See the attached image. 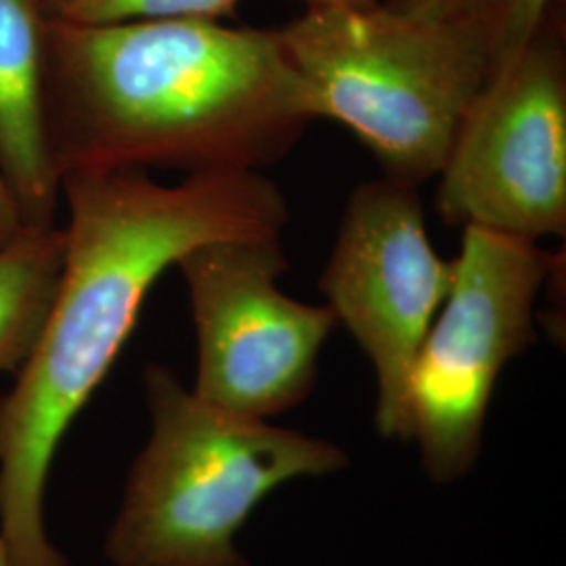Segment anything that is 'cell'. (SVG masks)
Masks as SVG:
<instances>
[{
  "mask_svg": "<svg viewBox=\"0 0 566 566\" xmlns=\"http://www.w3.org/2000/svg\"><path fill=\"white\" fill-rule=\"evenodd\" d=\"M65 263V231L25 227L0 245V371H20L41 338Z\"/></svg>",
  "mask_w": 566,
  "mask_h": 566,
  "instance_id": "cell-10",
  "label": "cell"
},
{
  "mask_svg": "<svg viewBox=\"0 0 566 566\" xmlns=\"http://www.w3.org/2000/svg\"><path fill=\"white\" fill-rule=\"evenodd\" d=\"M280 34L322 118L350 128L385 177L416 187L441 172L491 78L485 49L468 32L399 0L306 9Z\"/></svg>",
  "mask_w": 566,
  "mask_h": 566,
  "instance_id": "cell-4",
  "label": "cell"
},
{
  "mask_svg": "<svg viewBox=\"0 0 566 566\" xmlns=\"http://www.w3.org/2000/svg\"><path fill=\"white\" fill-rule=\"evenodd\" d=\"M177 266L198 334L193 392L256 420L304 401L338 317L329 304L283 294L280 277L290 261L280 235L202 243Z\"/></svg>",
  "mask_w": 566,
  "mask_h": 566,
  "instance_id": "cell-7",
  "label": "cell"
},
{
  "mask_svg": "<svg viewBox=\"0 0 566 566\" xmlns=\"http://www.w3.org/2000/svg\"><path fill=\"white\" fill-rule=\"evenodd\" d=\"M65 263L41 338L0 399V537L11 566H67L44 528V489L63 434L133 334L166 269L214 240L282 235L290 206L261 170L72 172Z\"/></svg>",
  "mask_w": 566,
  "mask_h": 566,
  "instance_id": "cell-1",
  "label": "cell"
},
{
  "mask_svg": "<svg viewBox=\"0 0 566 566\" xmlns=\"http://www.w3.org/2000/svg\"><path fill=\"white\" fill-rule=\"evenodd\" d=\"M46 0H0V175L25 227H53L61 181L44 122Z\"/></svg>",
  "mask_w": 566,
  "mask_h": 566,
  "instance_id": "cell-9",
  "label": "cell"
},
{
  "mask_svg": "<svg viewBox=\"0 0 566 566\" xmlns=\"http://www.w3.org/2000/svg\"><path fill=\"white\" fill-rule=\"evenodd\" d=\"M143 382L151 437L105 542L114 566H245L233 539L264 497L346 465L343 449L208 403L163 365Z\"/></svg>",
  "mask_w": 566,
  "mask_h": 566,
  "instance_id": "cell-3",
  "label": "cell"
},
{
  "mask_svg": "<svg viewBox=\"0 0 566 566\" xmlns=\"http://www.w3.org/2000/svg\"><path fill=\"white\" fill-rule=\"evenodd\" d=\"M322 118L280 30L170 18L49 20L44 122L60 181L72 172L261 170Z\"/></svg>",
  "mask_w": 566,
  "mask_h": 566,
  "instance_id": "cell-2",
  "label": "cell"
},
{
  "mask_svg": "<svg viewBox=\"0 0 566 566\" xmlns=\"http://www.w3.org/2000/svg\"><path fill=\"white\" fill-rule=\"evenodd\" d=\"M0 566H11L9 565V554H7V546L2 542V537H0Z\"/></svg>",
  "mask_w": 566,
  "mask_h": 566,
  "instance_id": "cell-15",
  "label": "cell"
},
{
  "mask_svg": "<svg viewBox=\"0 0 566 566\" xmlns=\"http://www.w3.org/2000/svg\"><path fill=\"white\" fill-rule=\"evenodd\" d=\"M451 283L453 261L430 242L418 187L361 182L344 206L319 287L374 365L386 439H413L409 378Z\"/></svg>",
  "mask_w": 566,
  "mask_h": 566,
  "instance_id": "cell-8",
  "label": "cell"
},
{
  "mask_svg": "<svg viewBox=\"0 0 566 566\" xmlns=\"http://www.w3.org/2000/svg\"><path fill=\"white\" fill-rule=\"evenodd\" d=\"M23 229L25 224L21 221L20 208L0 175V245L15 240Z\"/></svg>",
  "mask_w": 566,
  "mask_h": 566,
  "instance_id": "cell-13",
  "label": "cell"
},
{
  "mask_svg": "<svg viewBox=\"0 0 566 566\" xmlns=\"http://www.w3.org/2000/svg\"><path fill=\"white\" fill-rule=\"evenodd\" d=\"M240 0H46L49 18L72 25H116L128 21L235 15Z\"/></svg>",
  "mask_w": 566,
  "mask_h": 566,
  "instance_id": "cell-12",
  "label": "cell"
},
{
  "mask_svg": "<svg viewBox=\"0 0 566 566\" xmlns=\"http://www.w3.org/2000/svg\"><path fill=\"white\" fill-rule=\"evenodd\" d=\"M437 177L447 224L565 238L566 57L554 15L470 103Z\"/></svg>",
  "mask_w": 566,
  "mask_h": 566,
  "instance_id": "cell-6",
  "label": "cell"
},
{
  "mask_svg": "<svg viewBox=\"0 0 566 566\" xmlns=\"http://www.w3.org/2000/svg\"><path fill=\"white\" fill-rule=\"evenodd\" d=\"M468 32L485 49L491 78L521 57L554 15V0H399ZM489 78V81H491Z\"/></svg>",
  "mask_w": 566,
  "mask_h": 566,
  "instance_id": "cell-11",
  "label": "cell"
},
{
  "mask_svg": "<svg viewBox=\"0 0 566 566\" xmlns=\"http://www.w3.org/2000/svg\"><path fill=\"white\" fill-rule=\"evenodd\" d=\"M453 283L409 378V418L422 464L451 483L476 462L502 369L535 343V303L558 256L483 227H462Z\"/></svg>",
  "mask_w": 566,
  "mask_h": 566,
  "instance_id": "cell-5",
  "label": "cell"
},
{
  "mask_svg": "<svg viewBox=\"0 0 566 566\" xmlns=\"http://www.w3.org/2000/svg\"><path fill=\"white\" fill-rule=\"evenodd\" d=\"M308 9H324V7H367L376 0H304Z\"/></svg>",
  "mask_w": 566,
  "mask_h": 566,
  "instance_id": "cell-14",
  "label": "cell"
}]
</instances>
